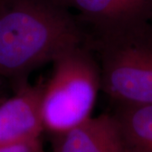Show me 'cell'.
Segmentation results:
<instances>
[{
    "instance_id": "1",
    "label": "cell",
    "mask_w": 152,
    "mask_h": 152,
    "mask_svg": "<svg viewBox=\"0 0 152 152\" xmlns=\"http://www.w3.org/2000/svg\"><path fill=\"white\" fill-rule=\"evenodd\" d=\"M84 33L58 0H0V77L15 84L81 45Z\"/></svg>"
},
{
    "instance_id": "2",
    "label": "cell",
    "mask_w": 152,
    "mask_h": 152,
    "mask_svg": "<svg viewBox=\"0 0 152 152\" xmlns=\"http://www.w3.org/2000/svg\"><path fill=\"white\" fill-rule=\"evenodd\" d=\"M53 63L52 75L43 84L41 113L44 129L56 135L91 118L102 79L100 66L81 45Z\"/></svg>"
},
{
    "instance_id": "3",
    "label": "cell",
    "mask_w": 152,
    "mask_h": 152,
    "mask_svg": "<svg viewBox=\"0 0 152 152\" xmlns=\"http://www.w3.org/2000/svg\"><path fill=\"white\" fill-rule=\"evenodd\" d=\"M97 44L104 92L117 104H152V23Z\"/></svg>"
},
{
    "instance_id": "4",
    "label": "cell",
    "mask_w": 152,
    "mask_h": 152,
    "mask_svg": "<svg viewBox=\"0 0 152 152\" xmlns=\"http://www.w3.org/2000/svg\"><path fill=\"white\" fill-rule=\"evenodd\" d=\"M79 12L98 40L135 31L152 23V0H58Z\"/></svg>"
},
{
    "instance_id": "5",
    "label": "cell",
    "mask_w": 152,
    "mask_h": 152,
    "mask_svg": "<svg viewBox=\"0 0 152 152\" xmlns=\"http://www.w3.org/2000/svg\"><path fill=\"white\" fill-rule=\"evenodd\" d=\"M44 82L15 83V94L0 102V146L40 140L44 130L41 102Z\"/></svg>"
},
{
    "instance_id": "6",
    "label": "cell",
    "mask_w": 152,
    "mask_h": 152,
    "mask_svg": "<svg viewBox=\"0 0 152 152\" xmlns=\"http://www.w3.org/2000/svg\"><path fill=\"white\" fill-rule=\"evenodd\" d=\"M53 139V152H125L113 114L91 117Z\"/></svg>"
},
{
    "instance_id": "7",
    "label": "cell",
    "mask_w": 152,
    "mask_h": 152,
    "mask_svg": "<svg viewBox=\"0 0 152 152\" xmlns=\"http://www.w3.org/2000/svg\"><path fill=\"white\" fill-rule=\"evenodd\" d=\"M125 152L152 150V104H117L113 113Z\"/></svg>"
},
{
    "instance_id": "8",
    "label": "cell",
    "mask_w": 152,
    "mask_h": 152,
    "mask_svg": "<svg viewBox=\"0 0 152 152\" xmlns=\"http://www.w3.org/2000/svg\"><path fill=\"white\" fill-rule=\"evenodd\" d=\"M42 146L40 140L33 141L17 142L0 146V152H37Z\"/></svg>"
},
{
    "instance_id": "9",
    "label": "cell",
    "mask_w": 152,
    "mask_h": 152,
    "mask_svg": "<svg viewBox=\"0 0 152 152\" xmlns=\"http://www.w3.org/2000/svg\"><path fill=\"white\" fill-rule=\"evenodd\" d=\"M37 152H44L43 149H42V146L40 147V148H39V149L37 150Z\"/></svg>"
},
{
    "instance_id": "10",
    "label": "cell",
    "mask_w": 152,
    "mask_h": 152,
    "mask_svg": "<svg viewBox=\"0 0 152 152\" xmlns=\"http://www.w3.org/2000/svg\"><path fill=\"white\" fill-rule=\"evenodd\" d=\"M1 94H2V92H1V91H0V101H2V100H3V99H1V97H2Z\"/></svg>"
},
{
    "instance_id": "11",
    "label": "cell",
    "mask_w": 152,
    "mask_h": 152,
    "mask_svg": "<svg viewBox=\"0 0 152 152\" xmlns=\"http://www.w3.org/2000/svg\"><path fill=\"white\" fill-rule=\"evenodd\" d=\"M150 152H152V150H151V151H150Z\"/></svg>"
}]
</instances>
